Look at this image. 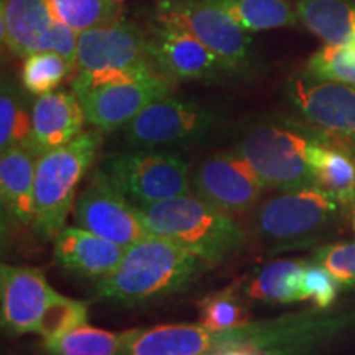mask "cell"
Wrapping results in <instances>:
<instances>
[{
	"label": "cell",
	"instance_id": "obj_24",
	"mask_svg": "<svg viewBox=\"0 0 355 355\" xmlns=\"http://www.w3.org/2000/svg\"><path fill=\"white\" fill-rule=\"evenodd\" d=\"M219 7L245 32L285 28L298 20L296 7L288 0H207Z\"/></svg>",
	"mask_w": 355,
	"mask_h": 355
},
{
	"label": "cell",
	"instance_id": "obj_25",
	"mask_svg": "<svg viewBox=\"0 0 355 355\" xmlns=\"http://www.w3.org/2000/svg\"><path fill=\"white\" fill-rule=\"evenodd\" d=\"M125 332H112L101 327H74L64 334L44 339V349L53 355H125Z\"/></svg>",
	"mask_w": 355,
	"mask_h": 355
},
{
	"label": "cell",
	"instance_id": "obj_33",
	"mask_svg": "<svg viewBox=\"0 0 355 355\" xmlns=\"http://www.w3.org/2000/svg\"><path fill=\"white\" fill-rule=\"evenodd\" d=\"M340 285L319 261H308L304 266L301 298L313 301L318 309H327L334 304Z\"/></svg>",
	"mask_w": 355,
	"mask_h": 355
},
{
	"label": "cell",
	"instance_id": "obj_7",
	"mask_svg": "<svg viewBox=\"0 0 355 355\" xmlns=\"http://www.w3.org/2000/svg\"><path fill=\"white\" fill-rule=\"evenodd\" d=\"M99 170L135 207L191 194L188 163L165 150L105 155Z\"/></svg>",
	"mask_w": 355,
	"mask_h": 355
},
{
	"label": "cell",
	"instance_id": "obj_11",
	"mask_svg": "<svg viewBox=\"0 0 355 355\" xmlns=\"http://www.w3.org/2000/svg\"><path fill=\"white\" fill-rule=\"evenodd\" d=\"M74 222L107 241L128 248L150 235L137 207L123 196L99 168L74 202Z\"/></svg>",
	"mask_w": 355,
	"mask_h": 355
},
{
	"label": "cell",
	"instance_id": "obj_21",
	"mask_svg": "<svg viewBox=\"0 0 355 355\" xmlns=\"http://www.w3.org/2000/svg\"><path fill=\"white\" fill-rule=\"evenodd\" d=\"M309 165L314 184L347 207L355 204V148L324 137L313 145Z\"/></svg>",
	"mask_w": 355,
	"mask_h": 355
},
{
	"label": "cell",
	"instance_id": "obj_19",
	"mask_svg": "<svg viewBox=\"0 0 355 355\" xmlns=\"http://www.w3.org/2000/svg\"><path fill=\"white\" fill-rule=\"evenodd\" d=\"M55 21L46 0H2L0 33L12 55L26 58L42 51Z\"/></svg>",
	"mask_w": 355,
	"mask_h": 355
},
{
	"label": "cell",
	"instance_id": "obj_29",
	"mask_svg": "<svg viewBox=\"0 0 355 355\" xmlns=\"http://www.w3.org/2000/svg\"><path fill=\"white\" fill-rule=\"evenodd\" d=\"M199 324L212 332H224L248 324L247 311L241 303L235 286L212 293L199 301Z\"/></svg>",
	"mask_w": 355,
	"mask_h": 355
},
{
	"label": "cell",
	"instance_id": "obj_23",
	"mask_svg": "<svg viewBox=\"0 0 355 355\" xmlns=\"http://www.w3.org/2000/svg\"><path fill=\"white\" fill-rule=\"evenodd\" d=\"M308 260H277L260 268L243 285V293L252 300L266 303H296L301 298L304 266Z\"/></svg>",
	"mask_w": 355,
	"mask_h": 355
},
{
	"label": "cell",
	"instance_id": "obj_34",
	"mask_svg": "<svg viewBox=\"0 0 355 355\" xmlns=\"http://www.w3.org/2000/svg\"><path fill=\"white\" fill-rule=\"evenodd\" d=\"M212 355H260V350L254 345H235V347L222 349Z\"/></svg>",
	"mask_w": 355,
	"mask_h": 355
},
{
	"label": "cell",
	"instance_id": "obj_5",
	"mask_svg": "<svg viewBox=\"0 0 355 355\" xmlns=\"http://www.w3.org/2000/svg\"><path fill=\"white\" fill-rule=\"evenodd\" d=\"M102 145L101 130H86L60 148L40 155L35 175V225L55 239L76 202L79 184Z\"/></svg>",
	"mask_w": 355,
	"mask_h": 355
},
{
	"label": "cell",
	"instance_id": "obj_22",
	"mask_svg": "<svg viewBox=\"0 0 355 355\" xmlns=\"http://www.w3.org/2000/svg\"><path fill=\"white\" fill-rule=\"evenodd\" d=\"M298 20L326 44L355 43V6L349 0H298Z\"/></svg>",
	"mask_w": 355,
	"mask_h": 355
},
{
	"label": "cell",
	"instance_id": "obj_28",
	"mask_svg": "<svg viewBox=\"0 0 355 355\" xmlns=\"http://www.w3.org/2000/svg\"><path fill=\"white\" fill-rule=\"evenodd\" d=\"M74 68L63 56L50 51H38L25 58L21 66V83L35 96L55 91Z\"/></svg>",
	"mask_w": 355,
	"mask_h": 355
},
{
	"label": "cell",
	"instance_id": "obj_9",
	"mask_svg": "<svg viewBox=\"0 0 355 355\" xmlns=\"http://www.w3.org/2000/svg\"><path fill=\"white\" fill-rule=\"evenodd\" d=\"M216 115L193 101L163 97L123 127V139L137 150H157L206 135Z\"/></svg>",
	"mask_w": 355,
	"mask_h": 355
},
{
	"label": "cell",
	"instance_id": "obj_30",
	"mask_svg": "<svg viewBox=\"0 0 355 355\" xmlns=\"http://www.w3.org/2000/svg\"><path fill=\"white\" fill-rule=\"evenodd\" d=\"M306 74L355 86V46L326 44L309 58Z\"/></svg>",
	"mask_w": 355,
	"mask_h": 355
},
{
	"label": "cell",
	"instance_id": "obj_8",
	"mask_svg": "<svg viewBox=\"0 0 355 355\" xmlns=\"http://www.w3.org/2000/svg\"><path fill=\"white\" fill-rule=\"evenodd\" d=\"M155 20L186 30L219 56L232 73L243 71L250 63L248 32L207 0H159Z\"/></svg>",
	"mask_w": 355,
	"mask_h": 355
},
{
	"label": "cell",
	"instance_id": "obj_12",
	"mask_svg": "<svg viewBox=\"0 0 355 355\" xmlns=\"http://www.w3.org/2000/svg\"><path fill=\"white\" fill-rule=\"evenodd\" d=\"M266 188L237 152L217 153L199 163L191 175V191L227 216L252 211Z\"/></svg>",
	"mask_w": 355,
	"mask_h": 355
},
{
	"label": "cell",
	"instance_id": "obj_16",
	"mask_svg": "<svg viewBox=\"0 0 355 355\" xmlns=\"http://www.w3.org/2000/svg\"><path fill=\"white\" fill-rule=\"evenodd\" d=\"M86 122L83 104L74 91L38 96L32 107V148L38 155L60 148L81 135Z\"/></svg>",
	"mask_w": 355,
	"mask_h": 355
},
{
	"label": "cell",
	"instance_id": "obj_36",
	"mask_svg": "<svg viewBox=\"0 0 355 355\" xmlns=\"http://www.w3.org/2000/svg\"><path fill=\"white\" fill-rule=\"evenodd\" d=\"M115 2H123V0H115Z\"/></svg>",
	"mask_w": 355,
	"mask_h": 355
},
{
	"label": "cell",
	"instance_id": "obj_10",
	"mask_svg": "<svg viewBox=\"0 0 355 355\" xmlns=\"http://www.w3.org/2000/svg\"><path fill=\"white\" fill-rule=\"evenodd\" d=\"M286 96L311 127L355 148V86L304 73L288 81Z\"/></svg>",
	"mask_w": 355,
	"mask_h": 355
},
{
	"label": "cell",
	"instance_id": "obj_1",
	"mask_svg": "<svg viewBox=\"0 0 355 355\" xmlns=\"http://www.w3.org/2000/svg\"><path fill=\"white\" fill-rule=\"evenodd\" d=\"M199 259L178 243L146 235L125 248L117 268L99 279L97 296L122 303H140L171 295L188 285Z\"/></svg>",
	"mask_w": 355,
	"mask_h": 355
},
{
	"label": "cell",
	"instance_id": "obj_6",
	"mask_svg": "<svg viewBox=\"0 0 355 355\" xmlns=\"http://www.w3.org/2000/svg\"><path fill=\"white\" fill-rule=\"evenodd\" d=\"M344 209L316 184L277 191L255 209L254 229L263 241L278 247H301L334 227Z\"/></svg>",
	"mask_w": 355,
	"mask_h": 355
},
{
	"label": "cell",
	"instance_id": "obj_35",
	"mask_svg": "<svg viewBox=\"0 0 355 355\" xmlns=\"http://www.w3.org/2000/svg\"><path fill=\"white\" fill-rule=\"evenodd\" d=\"M350 220H352V229H354V232H355V204L352 206V219H350Z\"/></svg>",
	"mask_w": 355,
	"mask_h": 355
},
{
	"label": "cell",
	"instance_id": "obj_3",
	"mask_svg": "<svg viewBox=\"0 0 355 355\" xmlns=\"http://www.w3.org/2000/svg\"><path fill=\"white\" fill-rule=\"evenodd\" d=\"M324 137L314 127L295 122H259L242 133L235 152L254 168L265 188H304L314 184L309 152Z\"/></svg>",
	"mask_w": 355,
	"mask_h": 355
},
{
	"label": "cell",
	"instance_id": "obj_13",
	"mask_svg": "<svg viewBox=\"0 0 355 355\" xmlns=\"http://www.w3.org/2000/svg\"><path fill=\"white\" fill-rule=\"evenodd\" d=\"M171 89L173 79L153 71L128 81L105 84L78 97L92 127L114 132L125 127L155 101L170 96Z\"/></svg>",
	"mask_w": 355,
	"mask_h": 355
},
{
	"label": "cell",
	"instance_id": "obj_4",
	"mask_svg": "<svg viewBox=\"0 0 355 355\" xmlns=\"http://www.w3.org/2000/svg\"><path fill=\"white\" fill-rule=\"evenodd\" d=\"M158 71L148 55L146 35L127 20L79 33L74 78L76 96L105 84L128 81Z\"/></svg>",
	"mask_w": 355,
	"mask_h": 355
},
{
	"label": "cell",
	"instance_id": "obj_32",
	"mask_svg": "<svg viewBox=\"0 0 355 355\" xmlns=\"http://www.w3.org/2000/svg\"><path fill=\"white\" fill-rule=\"evenodd\" d=\"M337 279L340 288L355 290V242L327 243L314 252V259Z\"/></svg>",
	"mask_w": 355,
	"mask_h": 355
},
{
	"label": "cell",
	"instance_id": "obj_18",
	"mask_svg": "<svg viewBox=\"0 0 355 355\" xmlns=\"http://www.w3.org/2000/svg\"><path fill=\"white\" fill-rule=\"evenodd\" d=\"M125 248L83 227H64L55 237V259L81 277L104 278L121 263Z\"/></svg>",
	"mask_w": 355,
	"mask_h": 355
},
{
	"label": "cell",
	"instance_id": "obj_14",
	"mask_svg": "<svg viewBox=\"0 0 355 355\" xmlns=\"http://www.w3.org/2000/svg\"><path fill=\"white\" fill-rule=\"evenodd\" d=\"M146 44L155 68L173 81L212 79L232 73L206 44L186 30L166 21L155 20L146 35Z\"/></svg>",
	"mask_w": 355,
	"mask_h": 355
},
{
	"label": "cell",
	"instance_id": "obj_26",
	"mask_svg": "<svg viewBox=\"0 0 355 355\" xmlns=\"http://www.w3.org/2000/svg\"><path fill=\"white\" fill-rule=\"evenodd\" d=\"M53 19L78 33L121 19V2L115 0H46Z\"/></svg>",
	"mask_w": 355,
	"mask_h": 355
},
{
	"label": "cell",
	"instance_id": "obj_31",
	"mask_svg": "<svg viewBox=\"0 0 355 355\" xmlns=\"http://www.w3.org/2000/svg\"><path fill=\"white\" fill-rule=\"evenodd\" d=\"M87 322V304L84 301L71 300L60 295L46 309L40 322L37 334L44 339L61 336L74 327Z\"/></svg>",
	"mask_w": 355,
	"mask_h": 355
},
{
	"label": "cell",
	"instance_id": "obj_15",
	"mask_svg": "<svg viewBox=\"0 0 355 355\" xmlns=\"http://www.w3.org/2000/svg\"><path fill=\"white\" fill-rule=\"evenodd\" d=\"M58 296L60 293L53 290L43 270L17 265L0 268L2 324L13 334L37 332L44 313Z\"/></svg>",
	"mask_w": 355,
	"mask_h": 355
},
{
	"label": "cell",
	"instance_id": "obj_38",
	"mask_svg": "<svg viewBox=\"0 0 355 355\" xmlns=\"http://www.w3.org/2000/svg\"><path fill=\"white\" fill-rule=\"evenodd\" d=\"M211 355H212V354H211Z\"/></svg>",
	"mask_w": 355,
	"mask_h": 355
},
{
	"label": "cell",
	"instance_id": "obj_37",
	"mask_svg": "<svg viewBox=\"0 0 355 355\" xmlns=\"http://www.w3.org/2000/svg\"><path fill=\"white\" fill-rule=\"evenodd\" d=\"M354 46H355V43H354Z\"/></svg>",
	"mask_w": 355,
	"mask_h": 355
},
{
	"label": "cell",
	"instance_id": "obj_27",
	"mask_svg": "<svg viewBox=\"0 0 355 355\" xmlns=\"http://www.w3.org/2000/svg\"><path fill=\"white\" fill-rule=\"evenodd\" d=\"M17 146L32 148V112H26L15 89L3 81L0 94V152Z\"/></svg>",
	"mask_w": 355,
	"mask_h": 355
},
{
	"label": "cell",
	"instance_id": "obj_17",
	"mask_svg": "<svg viewBox=\"0 0 355 355\" xmlns=\"http://www.w3.org/2000/svg\"><path fill=\"white\" fill-rule=\"evenodd\" d=\"M222 349V332H212L201 324H165L127 331L125 355H211Z\"/></svg>",
	"mask_w": 355,
	"mask_h": 355
},
{
	"label": "cell",
	"instance_id": "obj_2",
	"mask_svg": "<svg viewBox=\"0 0 355 355\" xmlns=\"http://www.w3.org/2000/svg\"><path fill=\"white\" fill-rule=\"evenodd\" d=\"M150 234L178 243L206 263H219L243 245V232L224 214L194 194L137 207Z\"/></svg>",
	"mask_w": 355,
	"mask_h": 355
},
{
	"label": "cell",
	"instance_id": "obj_20",
	"mask_svg": "<svg viewBox=\"0 0 355 355\" xmlns=\"http://www.w3.org/2000/svg\"><path fill=\"white\" fill-rule=\"evenodd\" d=\"M40 155L26 146L2 152L0 198L3 211L20 224L35 222V175Z\"/></svg>",
	"mask_w": 355,
	"mask_h": 355
}]
</instances>
